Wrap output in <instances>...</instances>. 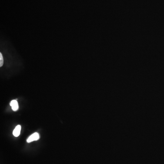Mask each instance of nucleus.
I'll list each match as a JSON object with an SVG mask.
<instances>
[{"label": "nucleus", "instance_id": "nucleus-1", "mask_svg": "<svg viewBox=\"0 0 164 164\" xmlns=\"http://www.w3.org/2000/svg\"><path fill=\"white\" fill-rule=\"evenodd\" d=\"M39 139V135L37 133L33 134L29 137L27 139L28 143L33 142V141L37 140Z\"/></svg>", "mask_w": 164, "mask_h": 164}, {"label": "nucleus", "instance_id": "nucleus-3", "mask_svg": "<svg viewBox=\"0 0 164 164\" xmlns=\"http://www.w3.org/2000/svg\"><path fill=\"white\" fill-rule=\"evenodd\" d=\"M10 105L12 106V109L13 111H17L18 109V104L17 101L16 100H13L11 101L10 103Z\"/></svg>", "mask_w": 164, "mask_h": 164}, {"label": "nucleus", "instance_id": "nucleus-2", "mask_svg": "<svg viewBox=\"0 0 164 164\" xmlns=\"http://www.w3.org/2000/svg\"><path fill=\"white\" fill-rule=\"evenodd\" d=\"M21 130V125H18L16 126L14 130L13 131V134L14 136L17 137L20 134Z\"/></svg>", "mask_w": 164, "mask_h": 164}]
</instances>
